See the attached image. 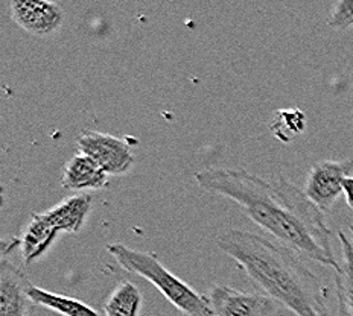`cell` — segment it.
I'll list each match as a JSON object with an SVG mask.
<instances>
[{"instance_id":"cell-1","label":"cell","mask_w":353,"mask_h":316,"mask_svg":"<svg viewBox=\"0 0 353 316\" xmlns=\"http://www.w3.org/2000/svg\"><path fill=\"white\" fill-rule=\"evenodd\" d=\"M195 181L205 192L229 198L281 245L326 268L340 266L325 213L285 175L267 180L242 167H210L196 172Z\"/></svg>"},{"instance_id":"cell-2","label":"cell","mask_w":353,"mask_h":316,"mask_svg":"<svg viewBox=\"0 0 353 316\" xmlns=\"http://www.w3.org/2000/svg\"><path fill=\"white\" fill-rule=\"evenodd\" d=\"M216 242L261 293L279 306L296 316H330L326 288L292 249L238 229L219 234Z\"/></svg>"},{"instance_id":"cell-3","label":"cell","mask_w":353,"mask_h":316,"mask_svg":"<svg viewBox=\"0 0 353 316\" xmlns=\"http://www.w3.org/2000/svg\"><path fill=\"white\" fill-rule=\"evenodd\" d=\"M110 255L130 274H134L152 283L169 303L186 316H216L209 297L174 275L154 253L139 251L123 244L107 246Z\"/></svg>"},{"instance_id":"cell-4","label":"cell","mask_w":353,"mask_h":316,"mask_svg":"<svg viewBox=\"0 0 353 316\" xmlns=\"http://www.w3.org/2000/svg\"><path fill=\"white\" fill-rule=\"evenodd\" d=\"M136 138H119L107 132L83 131L77 145L81 154H85L110 176L127 173L134 165V154L131 146Z\"/></svg>"},{"instance_id":"cell-5","label":"cell","mask_w":353,"mask_h":316,"mask_svg":"<svg viewBox=\"0 0 353 316\" xmlns=\"http://www.w3.org/2000/svg\"><path fill=\"white\" fill-rule=\"evenodd\" d=\"M352 172L353 158L317 161L307 173L303 192L315 207L327 213L344 195L345 180Z\"/></svg>"},{"instance_id":"cell-6","label":"cell","mask_w":353,"mask_h":316,"mask_svg":"<svg viewBox=\"0 0 353 316\" xmlns=\"http://www.w3.org/2000/svg\"><path fill=\"white\" fill-rule=\"evenodd\" d=\"M209 299L216 316H274L279 304L261 292H241L225 284H215Z\"/></svg>"},{"instance_id":"cell-7","label":"cell","mask_w":353,"mask_h":316,"mask_svg":"<svg viewBox=\"0 0 353 316\" xmlns=\"http://www.w3.org/2000/svg\"><path fill=\"white\" fill-rule=\"evenodd\" d=\"M10 12L14 23L35 36L55 34L64 21L61 5L48 0H11Z\"/></svg>"},{"instance_id":"cell-8","label":"cell","mask_w":353,"mask_h":316,"mask_svg":"<svg viewBox=\"0 0 353 316\" xmlns=\"http://www.w3.org/2000/svg\"><path fill=\"white\" fill-rule=\"evenodd\" d=\"M32 282L8 257L0 262V316H29L28 289Z\"/></svg>"},{"instance_id":"cell-9","label":"cell","mask_w":353,"mask_h":316,"mask_svg":"<svg viewBox=\"0 0 353 316\" xmlns=\"http://www.w3.org/2000/svg\"><path fill=\"white\" fill-rule=\"evenodd\" d=\"M93 198L92 195H75L57 204L48 211L41 213L50 229L60 233H79L90 215Z\"/></svg>"},{"instance_id":"cell-10","label":"cell","mask_w":353,"mask_h":316,"mask_svg":"<svg viewBox=\"0 0 353 316\" xmlns=\"http://www.w3.org/2000/svg\"><path fill=\"white\" fill-rule=\"evenodd\" d=\"M336 236L341 242V262L335 269L336 316H353V224L347 225V230L338 231Z\"/></svg>"},{"instance_id":"cell-11","label":"cell","mask_w":353,"mask_h":316,"mask_svg":"<svg viewBox=\"0 0 353 316\" xmlns=\"http://www.w3.org/2000/svg\"><path fill=\"white\" fill-rule=\"evenodd\" d=\"M108 176L90 157L78 152L64 166L61 186L73 192L99 190L108 186Z\"/></svg>"},{"instance_id":"cell-12","label":"cell","mask_w":353,"mask_h":316,"mask_svg":"<svg viewBox=\"0 0 353 316\" xmlns=\"http://www.w3.org/2000/svg\"><path fill=\"white\" fill-rule=\"evenodd\" d=\"M58 233L50 229L41 213H34L21 234V259L25 264H32L46 254L55 244Z\"/></svg>"},{"instance_id":"cell-13","label":"cell","mask_w":353,"mask_h":316,"mask_svg":"<svg viewBox=\"0 0 353 316\" xmlns=\"http://www.w3.org/2000/svg\"><path fill=\"white\" fill-rule=\"evenodd\" d=\"M28 297L32 304L48 308V310H52L61 316H101L93 307L83 303V301L58 295V293L41 289L34 284L28 289Z\"/></svg>"},{"instance_id":"cell-14","label":"cell","mask_w":353,"mask_h":316,"mask_svg":"<svg viewBox=\"0 0 353 316\" xmlns=\"http://www.w3.org/2000/svg\"><path fill=\"white\" fill-rule=\"evenodd\" d=\"M143 304V295L137 284L121 282L104 303V316H139Z\"/></svg>"},{"instance_id":"cell-15","label":"cell","mask_w":353,"mask_h":316,"mask_svg":"<svg viewBox=\"0 0 353 316\" xmlns=\"http://www.w3.org/2000/svg\"><path fill=\"white\" fill-rule=\"evenodd\" d=\"M273 131L282 142H290L294 136L301 134L306 129V116L299 108H286L277 112L273 123Z\"/></svg>"},{"instance_id":"cell-16","label":"cell","mask_w":353,"mask_h":316,"mask_svg":"<svg viewBox=\"0 0 353 316\" xmlns=\"http://www.w3.org/2000/svg\"><path fill=\"white\" fill-rule=\"evenodd\" d=\"M327 26L336 31L353 28V0H338L327 17Z\"/></svg>"},{"instance_id":"cell-17","label":"cell","mask_w":353,"mask_h":316,"mask_svg":"<svg viewBox=\"0 0 353 316\" xmlns=\"http://www.w3.org/2000/svg\"><path fill=\"white\" fill-rule=\"evenodd\" d=\"M21 245V240L19 238H10V239H3L0 242V248H2V257H8L10 253H12L14 249L19 248Z\"/></svg>"},{"instance_id":"cell-18","label":"cell","mask_w":353,"mask_h":316,"mask_svg":"<svg viewBox=\"0 0 353 316\" xmlns=\"http://www.w3.org/2000/svg\"><path fill=\"white\" fill-rule=\"evenodd\" d=\"M344 198H345V202L349 205V209L353 211V176H349V178L345 180Z\"/></svg>"}]
</instances>
